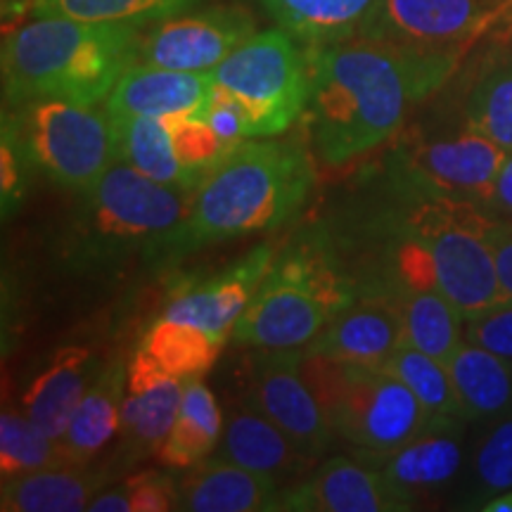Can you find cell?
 <instances>
[{"mask_svg": "<svg viewBox=\"0 0 512 512\" xmlns=\"http://www.w3.org/2000/svg\"><path fill=\"white\" fill-rule=\"evenodd\" d=\"M309 72L311 140L318 157L332 166L394 138L408 102L444 83L427 62L368 36L311 48Z\"/></svg>", "mask_w": 512, "mask_h": 512, "instance_id": "1", "label": "cell"}, {"mask_svg": "<svg viewBox=\"0 0 512 512\" xmlns=\"http://www.w3.org/2000/svg\"><path fill=\"white\" fill-rule=\"evenodd\" d=\"M143 24L36 17L3 38V100L81 105L107 102L121 76L140 60Z\"/></svg>", "mask_w": 512, "mask_h": 512, "instance_id": "2", "label": "cell"}, {"mask_svg": "<svg viewBox=\"0 0 512 512\" xmlns=\"http://www.w3.org/2000/svg\"><path fill=\"white\" fill-rule=\"evenodd\" d=\"M313 183L309 155L294 143L245 140L192 192L171 249L261 233L302 207Z\"/></svg>", "mask_w": 512, "mask_h": 512, "instance_id": "3", "label": "cell"}, {"mask_svg": "<svg viewBox=\"0 0 512 512\" xmlns=\"http://www.w3.org/2000/svg\"><path fill=\"white\" fill-rule=\"evenodd\" d=\"M302 373L337 437L361 453L396 451L434 420H441L380 363L347 361L302 349Z\"/></svg>", "mask_w": 512, "mask_h": 512, "instance_id": "4", "label": "cell"}, {"mask_svg": "<svg viewBox=\"0 0 512 512\" xmlns=\"http://www.w3.org/2000/svg\"><path fill=\"white\" fill-rule=\"evenodd\" d=\"M358 297L330 256L297 249L275 256L271 271L235 325L233 339L261 351L304 349Z\"/></svg>", "mask_w": 512, "mask_h": 512, "instance_id": "5", "label": "cell"}, {"mask_svg": "<svg viewBox=\"0 0 512 512\" xmlns=\"http://www.w3.org/2000/svg\"><path fill=\"white\" fill-rule=\"evenodd\" d=\"M192 190L164 185L124 162L86 190L81 242L91 256H124L140 249L174 247Z\"/></svg>", "mask_w": 512, "mask_h": 512, "instance_id": "6", "label": "cell"}, {"mask_svg": "<svg viewBox=\"0 0 512 512\" xmlns=\"http://www.w3.org/2000/svg\"><path fill=\"white\" fill-rule=\"evenodd\" d=\"M406 223L408 235L430 252L437 287L463 318L508 302L489 245L494 219L479 204L427 195Z\"/></svg>", "mask_w": 512, "mask_h": 512, "instance_id": "7", "label": "cell"}, {"mask_svg": "<svg viewBox=\"0 0 512 512\" xmlns=\"http://www.w3.org/2000/svg\"><path fill=\"white\" fill-rule=\"evenodd\" d=\"M285 29L261 31L233 50L211 79L235 95L247 117V138H271L302 117L311 95L309 55Z\"/></svg>", "mask_w": 512, "mask_h": 512, "instance_id": "8", "label": "cell"}, {"mask_svg": "<svg viewBox=\"0 0 512 512\" xmlns=\"http://www.w3.org/2000/svg\"><path fill=\"white\" fill-rule=\"evenodd\" d=\"M29 162L55 183L91 190L117 162L114 126L107 107L69 100H36L10 117Z\"/></svg>", "mask_w": 512, "mask_h": 512, "instance_id": "9", "label": "cell"}, {"mask_svg": "<svg viewBox=\"0 0 512 512\" xmlns=\"http://www.w3.org/2000/svg\"><path fill=\"white\" fill-rule=\"evenodd\" d=\"M512 17V0H380L361 36L415 55L460 62L486 31Z\"/></svg>", "mask_w": 512, "mask_h": 512, "instance_id": "10", "label": "cell"}, {"mask_svg": "<svg viewBox=\"0 0 512 512\" xmlns=\"http://www.w3.org/2000/svg\"><path fill=\"white\" fill-rule=\"evenodd\" d=\"M245 403L266 415L304 456L313 460L323 456L332 437H337L302 373L299 349L264 351L252 370Z\"/></svg>", "mask_w": 512, "mask_h": 512, "instance_id": "11", "label": "cell"}, {"mask_svg": "<svg viewBox=\"0 0 512 512\" xmlns=\"http://www.w3.org/2000/svg\"><path fill=\"white\" fill-rule=\"evenodd\" d=\"M254 34V17L245 8L226 5L190 15L181 12L145 31L138 62L178 72H214Z\"/></svg>", "mask_w": 512, "mask_h": 512, "instance_id": "12", "label": "cell"}, {"mask_svg": "<svg viewBox=\"0 0 512 512\" xmlns=\"http://www.w3.org/2000/svg\"><path fill=\"white\" fill-rule=\"evenodd\" d=\"M508 152L475 128L418 143L403 157L408 178L427 195L475 202L484 209Z\"/></svg>", "mask_w": 512, "mask_h": 512, "instance_id": "13", "label": "cell"}, {"mask_svg": "<svg viewBox=\"0 0 512 512\" xmlns=\"http://www.w3.org/2000/svg\"><path fill=\"white\" fill-rule=\"evenodd\" d=\"M413 498L401 494L380 470L337 456L318 465L304 482L280 491L275 510L294 512H401Z\"/></svg>", "mask_w": 512, "mask_h": 512, "instance_id": "14", "label": "cell"}, {"mask_svg": "<svg viewBox=\"0 0 512 512\" xmlns=\"http://www.w3.org/2000/svg\"><path fill=\"white\" fill-rule=\"evenodd\" d=\"M273 261L275 254L271 247H256L247 256H242L238 264L228 266L214 278L178 294L162 316L174 318L178 323L197 328L216 342L228 344L242 313L252 302L259 285L264 283L266 273L271 271Z\"/></svg>", "mask_w": 512, "mask_h": 512, "instance_id": "15", "label": "cell"}, {"mask_svg": "<svg viewBox=\"0 0 512 512\" xmlns=\"http://www.w3.org/2000/svg\"><path fill=\"white\" fill-rule=\"evenodd\" d=\"M183 387V380L159 373L131 356L119 427L121 465H131L157 453L176 420Z\"/></svg>", "mask_w": 512, "mask_h": 512, "instance_id": "16", "label": "cell"}, {"mask_svg": "<svg viewBox=\"0 0 512 512\" xmlns=\"http://www.w3.org/2000/svg\"><path fill=\"white\" fill-rule=\"evenodd\" d=\"M211 95V72H178L138 62L121 76L105 107L112 117H202Z\"/></svg>", "mask_w": 512, "mask_h": 512, "instance_id": "17", "label": "cell"}, {"mask_svg": "<svg viewBox=\"0 0 512 512\" xmlns=\"http://www.w3.org/2000/svg\"><path fill=\"white\" fill-rule=\"evenodd\" d=\"M403 344L401 311L392 290L358 294L304 351L347 361L382 363Z\"/></svg>", "mask_w": 512, "mask_h": 512, "instance_id": "18", "label": "cell"}, {"mask_svg": "<svg viewBox=\"0 0 512 512\" xmlns=\"http://www.w3.org/2000/svg\"><path fill=\"white\" fill-rule=\"evenodd\" d=\"M460 422L465 420H434L425 432L389 453H361L358 456L370 467L382 472L389 484L401 494L418 498L425 491L439 489L458 475L463 465L460 448Z\"/></svg>", "mask_w": 512, "mask_h": 512, "instance_id": "19", "label": "cell"}, {"mask_svg": "<svg viewBox=\"0 0 512 512\" xmlns=\"http://www.w3.org/2000/svg\"><path fill=\"white\" fill-rule=\"evenodd\" d=\"M216 458L247 467L256 475L273 479L278 486L294 482L313 463V458L304 456L283 430L249 403H242L228 415Z\"/></svg>", "mask_w": 512, "mask_h": 512, "instance_id": "20", "label": "cell"}, {"mask_svg": "<svg viewBox=\"0 0 512 512\" xmlns=\"http://www.w3.org/2000/svg\"><path fill=\"white\" fill-rule=\"evenodd\" d=\"M178 482V510L188 512H261L275 510L280 486L264 475L214 458L188 467Z\"/></svg>", "mask_w": 512, "mask_h": 512, "instance_id": "21", "label": "cell"}, {"mask_svg": "<svg viewBox=\"0 0 512 512\" xmlns=\"http://www.w3.org/2000/svg\"><path fill=\"white\" fill-rule=\"evenodd\" d=\"M98 375L93 370V351L88 347L57 349L24 392V413L48 432L53 439H60L67 432L76 408L88 392L91 382Z\"/></svg>", "mask_w": 512, "mask_h": 512, "instance_id": "22", "label": "cell"}, {"mask_svg": "<svg viewBox=\"0 0 512 512\" xmlns=\"http://www.w3.org/2000/svg\"><path fill=\"white\" fill-rule=\"evenodd\" d=\"M128 363H107L98 370L95 380L83 394L67 432L60 437V446L69 465H88L98 453L119 434L121 406L126 396Z\"/></svg>", "mask_w": 512, "mask_h": 512, "instance_id": "23", "label": "cell"}, {"mask_svg": "<svg viewBox=\"0 0 512 512\" xmlns=\"http://www.w3.org/2000/svg\"><path fill=\"white\" fill-rule=\"evenodd\" d=\"M105 472L86 465H64L36 470L29 475L3 479L0 510L3 512H81L102 491Z\"/></svg>", "mask_w": 512, "mask_h": 512, "instance_id": "24", "label": "cell"}, {"mask_svg": "<svg viewBox=\"0 0 512 512\" xmlns=\"http://www.w3.org/2000/svg\"><path fill=\"white\" fill-rule=\"evenodd\" d=\"M280 29L311 48L361 36L380 0H264Z\"/></svg>", "mask_w": 512, "mask_h": 512, "instance_id": "25", "label": "cell"}, {"mask_svg": "<svg viewBox=\"0 0 512 512\" xmlns=\"http://www.w3.org/2000/svg\"><path fill=\"white\" fill-rule=\"evenodd\" d=\"M465 420L498 418L512 403V368L508 358L465 342L446 361Z\"/></svg>", "mask_w": 512, "mask_h": 512, "instance_id": "26", "label": "cell"}, {"mask_svg": "<svg viewBox=\"0 0 512 512\" xmlns=\"http://www.w3.org/2000/svg\"><path fill=\"white\" fill-rule=\"evenodd\" d=\"M403 323V344L446 363L463 344V313L437 287L413 290L392 285Z\"/></svg>", "mask_w": 512, "mask_h": 512, "instance_id": "27", "label": "cell"}, {"mask_svg": "<svg viewBox=\"0 0 512 512\" xmlns=\"http://www.w3.org/2000/svg\"><path fill=\"white\" fill-rule=\"evenodd\" d=\"M223 415L211 389L202 380L185 382L181 406L162 444L157 460L169 467H192L207 460L223 437Z\"/></svg>", "mask_w": 512, "mask_h": 512, "instance_id": "28", "label": "cell"}, {"mask_svg": "<svg viewBox=\"0 0 512 512\" xmlns=\"http://www.w3.org/2000/svg\"><path fill=\"white\" fill-rule=\"evenodd\" d=\"M226 344L216 342L197 328L178 323L174 318L159 316L140 339L136 358L159 373L190 382L202 380L219 361Z\"/></svg>", "mask_w": 512, "mask_h": 512, "instance_id": "29", "label": "cell"}, {"mask_svg": "<svg viewBox=\"0 0 512 512\" xmlns=\"http://www.w3.org/2000/svg\"><path fill=\"white\" fill-rule=\"evenodd\" d=\"M112 126L114 143H117V162L133 166L140 174L155 178L164 185L192 192L197 190L195 181L176 155L166 119L112 117Z\"/></svg>", "mask_w": 512, "mask_h": 512, "instance_id": "30", "label": "cell"}, {"mask_svg": "<svg viewBox=\"0 0 512 512\" xmlns=\"http://www.w3.org/2000/svg\"><path fill=\"white\" fill-rule=\"evenodd\" d=\"M380 366L387 373L399 377L434 418L465 420L463 413H460V403L446 363L422 354V351L408 347V344H401L399 349H394L392 354L384 358Z\"/></svg>", "mask_w": 512, "mask_h": 512, "instance_id": "31", "label": "cell"}, {"mask_svg": "<svg viewBox=\"0 0 512 512\" xmlns=\"http://www.w3.org/2000/svg\"><path fill=\"white\" fill-rule=\"evenodd\" d=\"M69 465L60 439L43 432L27 413L3 411L0 415V472L3 479L29 475L48 467Z\"/></svg>", "mask_w": 512, "mask_h": 512, "instance_id": "32", "label": "cell"}, {"mask_svg": "<svg viewBox=\"0 0 512 512\" xmlns=\"http://www.w3.org/2000/svg\"><path fill=\"white\" fill-rule=\"evenodd\" d=\"M200 0H29L36 17H67L79 22L147 24L181 15Z\"/></svg>", "mask_w": 512, "mask_h": 512, "instance_id": "33", "label": "cell"}, {"mask_svg": "<svg viewBox=\"0 0 512 512\" xmlns=\"http://www.w3.org/2000/svg\"><path fill=\"white\" fill-rule=\"evenodd\" d=\"M467 126L512 152V60L491 67L472 88Z\"/></svg>", "mask_w": 512, "mask_h": 512, "instance_id": "34", "label": "cell"}, {"mask_svg": "<svg viewBox=\"0 0 512 512\" xmlns=\"http://www.w3.org/2000/svg\"><path fill=\"white\" fill-rule=\"evenodd\" d=\"M178 510V482L162 472L147 470L100 491L88 512H169Z\"/></svg>", "mask_w": 512, "mask_h": 512, "instance_id": "35", "label": "cell"}, {"mask_svg": "<svg viewBox=\"0 0 512 512\" xmlns=\"http://www.w3.org/2000/svg\"><path fill=\"white\" fill-rule=\"evenodd\" d=\"M166 124L176 155L195 185H200L238 147L223 140L204 117H169Z\"/></svg>", "mask_w": 512, "mask_h": 512, "instance_id": "36", "label": "cell"}, {"mask_svg": "<svg viewBox=\"0 0 512 512\" xmlns=\"http://www.w3.org/2000/svg\"><path fill=\"white\" fill-rule=\"evenodd\" d=\"M472 470L484 503L512 489V415L498 420L479 441Z\"/></svg>", "mask_w": 512, "mask_h": 512, "instance_id": "37", "label": "cell"}, {"mask_svg": "<svg viewBox=\"0 0 512 512\" xmlns=\"http://www.w3.org/2000/svg\"><path fill=\"white\" fill-rule=\"evenodd\" d=\"M465 339L512 361V302L465 318Z\"/></svg>", "mask_w": 512, "mask_h": 512, "instance_id": "38", "label": "cell"}, {"mask_svg": "<svg viewBox=\"0 0 512 512\" xmlns=\"http://www.w3.org/2000/svg\"><path fill=\"white\" fill-rule=\"evenodd\" d=\"M202 117L207 119L211 128H214L223 140H228L230 145H240L247 140L245 110H242V105L235 95L223 91V88L216 86V83H214V95H211L207 110H204Z\"/></svg>", "mask_w": 512, "mask_h": 512, "instance_id": "39", "label": "cell"}, {"mask_svg": "<svg viewBox=\"0 0 512 512\" xmlns=\"http://www.w3.org/2000/svg\"><path fill=\"white\" fill-rule=\"evenodd\" d=\"M3 164H0V178H3V202L8 207L10 202H17L22 195V171L24 162H29L27 150H24L22 138H19L15 124L5 114L3 124Z\"/></svg>", "mask_w": 512, "mask_h": 512, "instance_id": "40", "label": "cell"}, {"mask_svg": "<svg viewBox=\"0 0 512 512\" xmlns=\"http://www.w3.org/2000/svg\"><path fill=\"white\" fill-rule=\"evenodd\" d=\"M489 245L494 252L498 283H501L508 302H512V221L494 219L489 230Z\"/></svg>", "mask_w": 512, "mask_h": 512, "instance_id": "41", "label": "cell"}, {"mask_svg": "<svg viewBox=\"0 0 512 512\" xmlns=\"http://www.w3.org/2000/svg\"><path fill=\"white\" fill-rule=\"evenodd\" d=\"M484 211L496 221H512V152H508L501 171H498L494 190L484 202Z\"/></svg>", "mask_w": 512, "mask_h": 512, "instance_id": "42", "label": "cell"}, {"mask_svg": "<svg viewBox=\"0 0 512 512\" xmlns=\"http://www.w3.org/2000/svg\"><path fill=\"white\" fill-rule=\"evenodd\" d=\"M482 510H486V512H512V489L503 491V494H498L494 498H489V501L482 505Z\"/></svg>", "mask_w": 512, "mask_h": 512, "instance_id": "43", "label": "cell"}]
</instances>
